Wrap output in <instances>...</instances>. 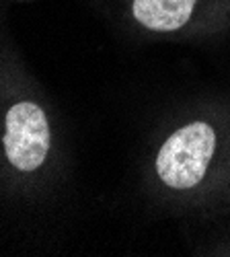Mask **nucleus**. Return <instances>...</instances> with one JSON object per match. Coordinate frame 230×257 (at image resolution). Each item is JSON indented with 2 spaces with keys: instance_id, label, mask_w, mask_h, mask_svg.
<instances>
[{
  "instance_id": "nucleus-3",
  "label": "nucleus",
  "mask_w": 230,
  "mask_h": 257,
  "mask_svg": "<svg viewBox=\"0 0 230 257\" xmlns=\"http://www.w3.org/2000/svg\"><path fill=\"white\" fill-rule=\"evenodd\" d=\"M130 21L152 35H177L195 25L201 0H128Z\"/></svg>"
},
{
  "instance_id": "nucleus-1",
  "label": "nucleus",
  "mask_w": 230,
  "mask_h": 257,
  "mask_svg": "<svg viewBox=\"0 0 230 257\" xmlns=\"http://www.w3.org/2000/svg\"><path fill=\"white\" fill-rule=\"evenodd\" d=\"M76 194L70 119L7 15L0 19V253L58 251Z\"/></svg>"
},
{
  "instance_id": "nucleus-2",
  "label": "nucleus",
  "mask_w": 230,
  "mask_h": 257,
  "mask_svg": "<svg viewBox=\"0 0 230 257\" xmlns=\"http://www.w3.org/2000/svg\"><path fill=\"white\" fill-rule=\"evenodd\" d=\"M220 136L212 119L193 117L166 134L152 157L158 185L173 194H193L214 173Z\"/></svg>"
},
{
  "instance_id": "nucleus-4",
  "label": "nucleus",
  "mask_w": 230,
  "mask_h": 257,
  "mask_svg": "<svg viewBox=\"0 0 230 257\" xmlns=\"http://www.w3.org/2000/svg\"><path fill=\"white\" fill-rule=\"evenodd\" d=\"M31 3H35V0H0V19L11 15L13 9L25 7V5H31Z\"/></svg>"
}]
</instances>
